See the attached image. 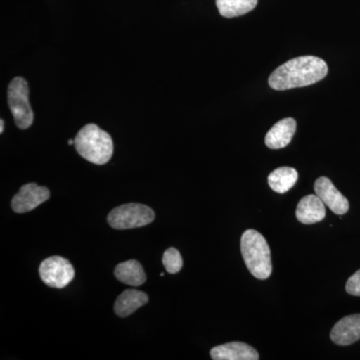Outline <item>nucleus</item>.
<instances>
[{"mask_svg":"<svg viewBox=\"0 0 360 360\" xmlns=\"http://www.w3.org/2000/svg\"><path fill=\"white\" fill-rule=\"evenodd\" d=\"M328 68L323 59L305 56L290 59L277 68L269 77V86L274 90H288L321 82L328 75Z\"/></svg>","mask_w":360,"mask_h":360,"instance_id":"1","label":"nucleus"},{"mask_svg":"<svg viewBox=\"0 0 360 360\" xmlns=\"http://www.w3.org/2000/svg\"><path fill=\"white\" fill-rule=\"evenodd\" d=\"M75 146L80 156L94 165H105L113 155L110 135L94 123L79 130L75 139Z\"/></svg>","mask_w":360,"mask_h":360,"instance_id":"2","label":"nucleus"},{"mask_svg":"<svg viewBox=\"0 0 360 360\" xmlns=\"http://www.w3.org/2000/svg\"><path fill=\"white\" fill-rule=\"evenodd\" d=\"M240 248L250 274L258 279L269 278L272 264L266 239L255 229H248L241 236Z\"/></svg>","mask_w":360,"mask_h":360,"instance_id":"3","label":"nucleus"},{"mask_svg":"<svg viewBox=\"0 0 360 360\" xmlns=\"http://www.w3.org/2000/svg\"><path fill=\"white\" fill-rule=\"evenodd\" d=\"M30 89L23 77H15L11 80L7 89V101L9 110L13 113L16 127L20 129H27L32 127L34 115L30 108Z\"/></svg>","mask_w":360,"mask_h":360,"instance_id":"4","label":"nucleus"},{"mask_svg":"<svg viewBox=\"0 0 360 360\" xmlns=\"http://www.w3.org/2000/svg\"><path fill=\"white\" fill-rule=\"evenodd\" d=\"M155 212L139 203H127L111 210L108 224L115 229H131L146 226L155 220Z\"/></svg>","mask_w":360,"mask_h":360,"instance_id":"5","label":"nucleus"},{"mask_svg":"<svg viewBox=\"0 0 360 360\" xmlns=\"http://www.w3.org/2000/svg\"><path fill=\"white\" fill-rule=\"evenodd\" d=\"M39 276L46 285L63 288L75 278L72 264L66 258L51 257L46 258L39 266Z\"/></svg>","mask_w":360,"mask_h":360,"instance_id":"6","label":"nucleus"},{"mask_svg":"<svg viewBox=\"0 0 360 360\" xmlns=\"http://www.w3.org/2000/svg\"><path fill=\"white\" fill-rule=\"evenodd\" d=\"M51 196L49 189L37 184H27L21 186L11 201V207L16 213L32 212L37 206L42 205Z\"/></svg>","mask_w":360,"mask_h":360,"instance_id":"7","label":"nucleus"},{"mask_svg":"<svg viewBox=\"0 0 360 360\" xmlns=\"http://www.w3.org/2000/svg\"><path fill=\"white\" fill-rule=\"evenodd\" d=\"M314 191L322 202L328 206L335 214H345L349 210L347 198L341 194L328 177L322 176L316 179L314 184Z\"/></svg>","mask_w":360,"mask_h":360,"instance_id":"8","label":"nucleus"},{"mask_svg":"<svg viewBox=\"0 0 360 360\" xmlns=\"http://www.w3.org/2000/svg\"><path fill=\"white\" fill-rule=\"evenodd\" d=\"M330 338L335 345H352L360 340V314L348 315L343 317L333 326Z\"/></svg>","mask_w":360,"mask_h":360,"instance_id":"9","label":"nucleus"},{"mask_svg":"<svg viewBox=\"0 0 360 360\" xmlns=\"http://www.w3.org/2000/svg\"><path fill=\"white\" fill-rule=\"evenodd\" d=\"M210 356L214 360H257L259 354L257 350L245 342L225 343L213 347Z\"/></svg>","mask_w":360,"mask_h":360,"instance_id":"10","label":"nucleus"},{"mask_svg":"<svg viewBox=\"0 0 360 360\" xmlns=\"http://www.w3.org/2000/svg\"><path fill=\"white\" fill-rule=\"evenodd\" d=\"M296 219L303 224H314L326 219V205L316 194L304 196L296 207Z\"/></svg>","mask_w":360,"mask_h":360,"instance_id":"11","label":"nucleus"},{"mask_svg":"<svg viewBox=\"0 0 360 360\" xmlns=\"http://www.w3.org/2000/svg\"><path fill=\"white\" fill-rule=\"evenodd\" d=\"M296 122L293 118L288 117L279 120L270 129L265 136V144L271 149L284 148L290 143L295 134Z\"/></svg>","mask_w":360,"mask_h":360,"instance_id":"12","label":"nucleus"},{"mask_svg":"<svg viewBox=\"0 0 360 360\" xmlns=\"http://www.w3.org/2000/svg\"><path fill=\"white\" fill-rule=\"evenodd\" d=\"M148 302V296L143 291L127 290L116 298L115 312L118 316L127 317Z\"/></svg>","mask_w":360,"mask_h":360,"instance_id":"13","label":"nucleus"},{"mask_svg":"<svg viewBox=\"0 0 360 360\" xmlns=\"http://www.w3.org/2000/svg\"><path fill=\"white\" fill-rule=\"evenodd\" d=\"M115 274L118 281L127 285L141 286L146 281V272L141 264L134 259L118 264L115 267Z\"/></svg>","mask_w":360,"mask_h":360,"instance_id":"14","label":"nucleus"},{"mask_svg":"<svg viewBox=\"0 0 360 360\" xmlns=\"http://www.w3.org/2000/svg\"><path fill=\"white\" fill-rule=\"evenodd\" d=\"M297 172L292 167H279L269 176V184L272 191L283 194L292 188L297 181Z\"/></svg>","mask_w":360,"mask_h":360,"instance_id":"15","label":"nucleus"},{"mask_svg":"<svg viewBox=\"0 0 360 360\" xmlns=\"http://www.w3.org/2000/svg\"><path fill=\"white\" fill-rule=\"evenodd\" d=\"M258 0H217L220 15L226 18H238L250 13L257 6Z\"/></svg>","mask_w":360,"mask_h":360,"instance_id":"16","label":"nucleus"},{"mask_svg":"<svg viewBox=\"0 0 360 360\" xmlns=\"http://www.w3.org/2000/svg\"><path fill=\"white\" fill-rule=\"evenodd\" d=\"M162 264L168 274H175L181 270L184 262L179 251L176 248H170L163 253Z\"/></svg>","mask_w":360,"mask_h":360,"instance_id":"17","label":"nucleus"},{"mask_svg":"<svg viewBox=\"0 0 360 360\" xmlns=\"http://www.w3.org/2000/svg\"><path fill=\"white\" fill-rule=\"evenodd\" d=\"M345 290L349 295L360 296V269L348 278Z\"/></svg>","mask_w":360,"mask_h":360,"instance_id":"18","label":"nucleus"},{"mask_svg":"<svg viewBox=\"0 0 360 360\" xmlns=\"http://www.w3.org/2000/svg\"><path fill=\"white\" fill-rule=\"evenodd\" d=\"M4 120H0V134H4Z\"/></svg>","mask_w":360,"mask_h":360,"instance_id":"19","label":"nucleus"},{"mask_svg":"<svg viewBox=\"0 0 360 360\" xmlns=\"http://www.w3.org/2000/svg\"><path fill=\"white\" fill-rule=\"evenodd\" d=\"M68 144H70V146H72V144H75V139H70V141H68Z\"/></svg>","mask_w":360,"mask_h":360,"instance_id":"20","label":"nucleus"}]
</instances>
